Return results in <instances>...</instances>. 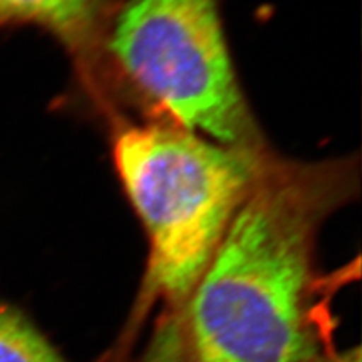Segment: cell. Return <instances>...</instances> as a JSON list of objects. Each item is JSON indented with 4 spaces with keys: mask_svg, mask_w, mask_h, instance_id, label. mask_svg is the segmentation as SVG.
I'll list each match as a JSON object with an SVG mask.
<instances>
[{
    "mask_svg": "<svg viewBox=\"0 0 362 362\" xmlns=\"http://www.w3.org/2000/svg\"><path fill=\"white\" fill-rule=\"evenodd\" d=\"M109 95L230 146L266 142L237 81L219 0H118L103 40Z\"/></svg>",
    "mask_w": 362,
    "mask_h": 362,
    "instance_id": "3",
    "label": "cell"
},
{
    "mask_svg": "<svg viewBox=\"0 0 362 362\" xmlns=\"http://www.w3.org/2000/svg\"><path fill=\"white\" fill-rule=\"evenodd\" d=\"M356 192V158L300 162L267 151L187 300L197 359L317 356L325 343L317 233Z\"/></svg>",
    "mask_w": 362,
    "mask_h": 362,
    "instance_id": "1",
    "label": "cell"
},
{
    "mask_svg": "<svg viewBox=\"0 0 362 362\" xmlns=\"http://www.w3.org/2000/svg\"><path fill=\"white\" fill-rule=\"evenodd\" d=\"M192 362H201V361H199V359H197V358H195V359H194V361H192Z\"/></svg>",
    "mask_w": 362,
    "mask_h": 362,
    "instance_id": "6",
    "label": "cell"
},
{
    "mask_svg": "<svg viewBox=\"0 0 362 362\" xmlns=\"http://www.w3.org/2000/svg\"><path fill=\"white\" fill-rule=\"evenodd\" d=\"M118 0H0V28L35 25L70 54L78 82L98 115L110 106L103 40Z\"/></svg>",
    "mask_w": 362,
    "mask_h": 362,
    "instance_id": "4",
    "label": "cell"
},
{
    "mask_svg": "<svg viewBox=\"0 0 362 362\" xmlns=\"http://www.w3.org/2000/svg\"><path fill=\"white\" fill-rule=\"evenodd\" d=\"M0 362H65L25 315L0 302Z\"/></svg>",
    "mask_w": 362,
    "mask_h": 362,
    "instance_id": "5",
    "label": "cell"
},
{
    "mask_svg": "<svg viewBox=\"0 0 362 362\" xmlns=\"http://www.w3.org/2000/svg\"><path fill=\"white\" fill-rule=\"evenodd\" d=\"M112 158L150 245L144 299L186 302L269 148L211 141L171 121H107Z\"/></svg>",
    "mask_w": 362,
    "mask_h": 362,
    "instance_id": "2",
    "label": "cell"
}]
</instances>
